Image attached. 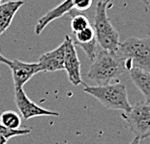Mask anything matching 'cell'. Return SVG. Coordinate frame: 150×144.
<instances>
[{
	"label": "cell",
	"mask_w": 150,
	"mask_h": 144,
	"mask_svg": "<svg viewBox=\"0 0 150 144\" xmlns=\"http://www.w3.org/2000/svg\"><path fill=\"white\" fill-rule=\"evenodd\" d=\"M124 71L125 67L117 54L103 49L96 54L86 76L96 85H106L117 82Z\"/></svg>",
	"instance_id": "cell-1"
},
{
	"label": "cell",
	"mask_w": 150,
	"mask_h": 144,
	"mask_svg": "<svg viewBox=\"0 0 150 144\" xmlns=\"http://www.w3.org/2000/svg\"><path fill=\"white\" fill-rule=\"evenodd\" d=\"M125 70L138 68L150 72V37H131L119 44L115 52Z\"/></svg>",
	"instance_id": "cell-2"
},
{
	"label": "cell",
	"mask_w": 150,
	"mask_h": 144,
	"mask_svg": "<svg viewBox=\"0 0 150 144\" xmlns=\"http://www.w3.org/2000/svg\"><path fill=\"white\" fill-rule=\"evenodd\" d=\"M83 91L93 96L108 108L114 110L129 111L132 105L129 103L126 86L119 81L106 85H85Z\"/></svg>",
	"instance_id": "cell-3"
},
{
	"label": "cell",
	"mask_w": 150,
	"mask_h": 144,
	"mask_svg": "<svg viewBox=\"0 0 150 144\" xmlns=\"http://www.w3.org/2000/svg\"><path fill=\"white\" fill-rule=\"evenodd\" d=\"M110 0H101L97 3L94 17V30L98 44L102 49L110 52H116L119 47V33L111 24L108 17V7Z\"/></svg>",
	"instance_id": "cell-4"
},
{
	"label": "cell",
	"mask_w": 150,
	"mask_h": 144,
	"mask_svg": "<svg viewBox=\"0 0 150 144\" xmlns=\"http://www.w3.org/2000/svg\"><path fill=\"white\" fill-rule=\"evenodd\" d=\"M122 117L128 123L132 133L142 140L150 137V102H140L123 112Z\"/></svg>",
	"instance_id": "cell-5"
},
{
	"label": "cell",
	"mask_w": 150,
	"mask_h": 144,
	"mask_svg": "<svg viewBox=\"0 0 150 144\" xmlns=\"http://www.w3.org/2000/svg\"><path fill=\"white\" fill-rule=\"evenodd\" d=\"M93 0H64L62 3H60L58 6L53 8L52 10L47 12L38 20L36 26H35V34L40 35L47 25H49L50 22L54 20L62 18L67 13H71L73 9H76L78 11H86L91 7Z\"/></svg>",
	"instance_id": "cell-6"
},
{
	"label": "cell",
	"mask_w": 150,
	"mask_h": 144,
	"mask_svg": "<svg viewBox=\"0 0 150 144\" xmlns=\"http://www.w3.org/2000/svg\"><path fill=\"white\" fill-rule=\"evenodd\" d=\"M0 63L5 64L12 71L15 89L23 88L25 83L39 73L38 63H27L18 59H9L1 54H0Z\"/></svg>",
	"instance_id": "cell-7"
},
{
	"label": "cell",
	"mask_w": 150,
	"mask_h": 144,
	"mask_svg": "<svg viewBox=\"0 0 150 144\" xmlns=\"http://www.w3.org/2000/svg\"><path fill=\"white\" fill-rule=\"evenodd\" d=\"M65 57H64V70L67 72L68 78L73 85L79 86L82 83L81 75V62H79L76 44L70 36H65Z\"/></svg>",
	"instance_id": "cell-8"
},
{
	"label": "cell",
	"mask_w": 150,
	"mask_h": 144,
	"mask_svg": "<svg viewBox=\"0 0 150 144\" xmlns=\"http://www.w3.org/2000/svg\"><path fill=\"white\" fill-rule=\"evenodd\" d=\"M15 103L20 114L25 120L38 116H59L58 112L46 109L31 102L23 91V88L15 89Z\"/></svg>",
	"instance_id": "cell-9"
},
{
	"label": "cell",
	"mask_w": 150,
	"mask_h": 144,
	"mask_svg": "<svg viewBox=\"0 0 150 144\" xmlns=\"http://www.w3.org/2000/svg\"><path fill=\"white\" fill-rule=\"evenodd\" d=\"M65 44L64 42L58 47L47 52L40 56L38 66L41 72H56L64 70Z\"/></svg>",
	"instance_id": "cell-10"
},
{
	"label": "cell",
	"mask_w": 150,
	"mask_h": 144,
	"mask_svg": "<svg viewBox=\"0 0 150 144\" xmlns=\"http://www.w3.org/2000/svg\"><path fill=\"white\" fill-rule=\"evenodd\" d=\"M73 41L75 44H78L79 47H81L88 58L93 61L96 56V47L98 44L94 28L89 25L84 29L76 32L74 33Z\"/></svg>",
	"instance_id": "cell-11"
},
{
	"label": "cell",
	"mask_w": 150,
	"mask_h": 144,
	"mask_svg": "<svg viewBox=\"0 0 150 144\" xmlns=\"http://www.w3.org/2000/svg\"><path fill=\"white\" fill-rule=\"evenodd\" d=\"M23 4L22 0H11L0 4V36L10 27L17 12Z\"/></svg>",
	"instance_id": "cell-12"
},
{
	"label": "cell",
	"mask_w": 150,
	"mask_h": 144,
	"mask_svg": "<svg viewBox=\"0 0 150 144\" xmlns=\"http://www.w3.org/2000/svg\"><path fill=\"white\" fill-rule=\"evenodd\" d=\"M129 72L133 82L143 94L145 101L150 102V72L138 68L131 69Z\"/></svg>",
	"instance_id": "cell-13"
},
{
	"label": "cell",
	"mask_w": 150,
	"mask_h": 144,
	"mask_svg": "<svg viewBox=\"0 0 150 144\" xmlns=\"http://www.w3.org/2000/svg\"><path fill=\"white\" fill-rule=\"evenodd\" d=\"M0 124L10 129H20L21 125V115L14 110H6L0 115Z\"/></svg>",
	"instance_id": "cell-14"
},
{
	"label": "cell",
	"mask_w": 150,
	"mask_h": 144,
	"mask_svg": "<svg viewBox=\"0 0 150 144\" xmlns=\"http://www.w3.org/2000/svg\"><path fill=\"white\" fill-rule=\"evenodd\" d=\"M31 133V130L29 129H10L7 128L3 125L0 124V136H2L3 137H5L6 139H10L12 137L15 136H25V134H29Z\"/></svg>",
	"instance_id": "cell-15"
},
{
	"label": "cell",
	"mask_w": 150,
	"mask_h": 144,
	"mask_svg": "<svg viewBox=\"0 0 150 144\" xmlns=\"http://www.w3.org/2000/svg\"><path fill=\"white\" fill-rule=\"evenodd\" d=\"M90 25L88 18L83 15H76L71 20V29L73 33L79 32Z\"/></svg>",
	"instance_id": "cell-16"
},
{
	"label": "cell",
	"mask_w": 150,
	"mask_h": 144,
	"mask_svg": "<svg viewBox=\"0 0 150 144\" xmlns=\"http://www.w3.org/2000/svg\"><path fill=\"white\" fill-rule=\"evenodd\" d=\"M142 2L143 3V5H144L145 11L147 12L148 11V7H149V0H142Z\"/></svg>",
	"instance_id": "cell-17"
},
{
	"label": "cell",
	"mask_w": 150,
	"mask_h": 144,
	"mask_svg": "<svg viewBox=\"0 0 150 144\" xmlns=\"http://www.w3.org/2000/svg\"><path fill=\"white\" fill-rule=\"evenodd\" d=\"M139 142H140V139L139 138V137H135V138H134V140L132 142H131L130 144H139Z\"/></svg>",
	"instance_id": "cell-18"
},
{
	"label": "cell",
	"mask_w": 150,
	"mask_h": 144,
	"mask_svg": "<svg viewBox=\"0 0 150 144\" xmlns=\"http://www.w3.org/2000/svg\"><path fill=\"white\" fill-rule=\"evenodd\" d=\"M8 140L5 138V137H3L2 136H0V144H6L7 143Z\"/></svg>",
	"instance_id": "cell-19"
},
{
	"label": "cell",
	"mask_w": 150,
	"mask_h": 144,
	"mask_svg": "<svg viewBox=\"0 0 150 144\" xmlns=\"http://www.w3.org/2000/svg\"><path fill=\"white\" fill-rule=\"evenodd\" d=\"M1 2H2V0H0V4H1Z\"/></svg>",
	"instance_id": "cell-20"
},
{
	"label": "cell",
	"mask_w": 150,
	"mask_h": 144,
	"mask_svg": "<svg viewBox=\"0 0 150 144\" xmlns=\"http://www.w3.org/2000/svg\"><path fill=\"white\" fill-rule=\"evenodd\" d=\"M149 36H150V33H149Z\"/></svg>",
	"instance_id": "cell-21"
}]
</instances>
